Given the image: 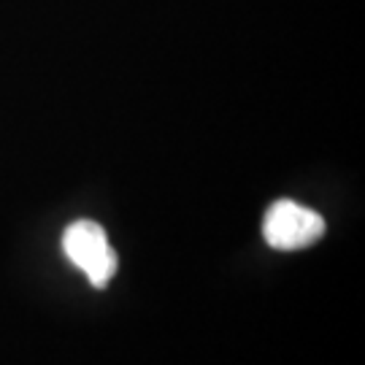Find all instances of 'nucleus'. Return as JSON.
Instances as JSON below:
<instances>
[{"instance_id":"f257e3e1","label":"nucleus","mask_w":365,"mask_h":365,"mask_svg":"<svg viewBox=\"0 0 365 365\" xmlns=\"http://www.w3.org/2000/svg\"><path fill=\"white\" fill-rule=\"evenodd\" d=\"M63 252L78 271L90 279L92 287L103 289L117 274V252L108 244V235L98 222L78 220L63 233Z\"/></svg>"},{"instance_id":"f03ea898","label":"nucleus","mask_w":365,"mask_h":365,"mask_svg":"<svg viewBox=\"0 0 365 365\" xmlns=\"http://www.w3.org/2000/svg\"><path fill=\"white\" fill-rule=\"evenodd\" d=\"M262 233H265L268 247L295 252V249L312 247L325 233V220L295 200H276L265 214Z\"/></svg>"}]
</instances>
